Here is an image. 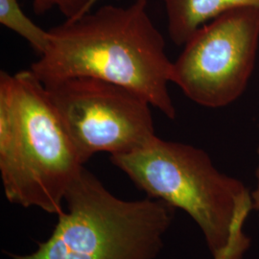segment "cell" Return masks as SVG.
Returning a JSON list of instances; mask_svg holds the SVG:
<instances>
[{"mask_svg":"<svg viewBox=\"0 0 259 259\" xmlns=\"http://www.w3.org/2000/svg\"><path fill=\"white\" fill-rule=\"evenodd\" d=\"M98 1H99V0H90L89 3H88V5H87V7H85V9L83 11V15H85V14L90 13V12L92 11V9H93V6L95 5V3H97ZM83 15H82V16H83ZM82 16H81V17H82Z\"/></svg>","mask_w":259,"mask_h":259,"instance_id":"8fae6325","label":"cell"},{"mask_svg":"<svg viewBox=\"0 0 259 259\" xmlns=\"http://www.w3.org/2000/svg\"><path fill=\"white\" fill-rule=\"evenodd\" d=\"M45 88L83 165L95 154H128L157 136L151 104L125 87L76 77Z\"/></svg>","mask_w":259,"mask_h":259,"instance_id":"5b68a950","label":"cell"},{"mask_svg":"<svg viewBox=\"0 0 259 259\" xmlns=\"http://www.w3.org/2000/svg\"><path fill=\"white\" fill-rule=\"evenodd\" d=\"M169 37L177 46L211 19L223 13L244 7L259 9V0H163Z\"/></svg>","mask_w":259,"mask_h":259,"instance_id":"52a82bcc","label":"cell"},{"mask_svg":"<svg viewBox=\"0 0 259 259\" xmlns=\"http://www.w3.org/2000/svg\"><path fill=\"white\" fill-rule=\"evenodd\" d=\"M258 47L259 9L227 11L188 38L173 63L171 83L200 106H229L246 91Z\"/></svg>","mask_w":259,"mask_h":259,"instance_id":"8992f818","label":"cell"},{"mask_svg":"<svg viewBox=\"0 0 259 259\" xmlns=\"http://www.w3.org/2000/svg\"><path fill=\"white\" fill-rule=\"evenodd\" d=\"M149 0L105 5L51 28L49 46L30 70L44 85L89 77L139 93L169 119L177 111L168 92L173 63L149 16Z\"/></svg>","mask_w":259,"mask_h":259,"instance_id":"6da1fadb","label":"cell"},{"mask_svg":"<svg viewBox=\"0 0 259 259\" xmlns=\"http://www.w3.org/2000/svg\"><path fill=\"white\" fill-rule=\"evenodd\" d=\"M111 162L149 198L191 217L213 259H242L250 247L244 225L252 210L250 190L220 172L203 149L155 137Z\"/></svg>","mask_w":259,"mask_h":259,"instance_id":"7a4b0ae2","label":"cell"},{"mask_svg":"<svg viewBox=\"0 0 259 259\" xmlns=\"http://www.w3.org/2000/svg\"><path fill=\"white\" fill-rule=\"evenodd\" d=\"M257 157H258V163L255 171V177H256V186L255 188L250 192V198H251V205L252 210L257 213L259 221V146L257 149Z\"/></svg>","mask_w":259,"mask_h":259,"instance_id":"30bf717a","label":"cell"},{"mask_svg":"<svg viewBox=\"0 0 259 259\" xmlns=\"http://www.w3.org/2000/svg\"><path fill=\"white\" fill-rule=\"evenodd\" d=\"M83 164L31 70L0 72V176L10 204L64 211L68 187Z\"/></svg>","mask_w":259,"mask_h":259,"instance_id":"3957f363","label":"cell"},{"mask_svg":"<svg viewBox=\"0 0 259 259\" xmlns=\"http://www.w3.org/2000/svg\"><path fill=\"white\" fill-rule=\"evenodd\" d=\"M65 204L47 240L8 259H157L177 210L149 197L118 198L84 166L68 187Z\"/></svg>","mask_w":259,"mask_h":259,"instance_id":"277c9868","label":"cell"},{"mask_svg":"<svg viewBox=\"0 0 259 259\" xmlns=\"http://www.w3.org/2000/svg\"><path fill=\"white\" fill-rule=\"evenodd\" d=\"M0 23L27 40L39 56L49 46V32L37 26L24 14L19 0H0Z\"/></svg>","mask_w":259,"mask_h":259,"instance_id":"ba28073f","label":"cell"},{"mask_svg":"<svg viewBox=\"0 0 259 259\" xmlns=\"http://www.w3.org/2000/svg\"><path fill=\"white\" fill-rule=\"evenodd\" d=\"M90 0H33V10L37 15H44L57 8L66 19L80 18Z\"/></svg>","mask_w":259,"mask_h":259,"instance_id":"9c48e42d","label":"cell"}]
</instances>
